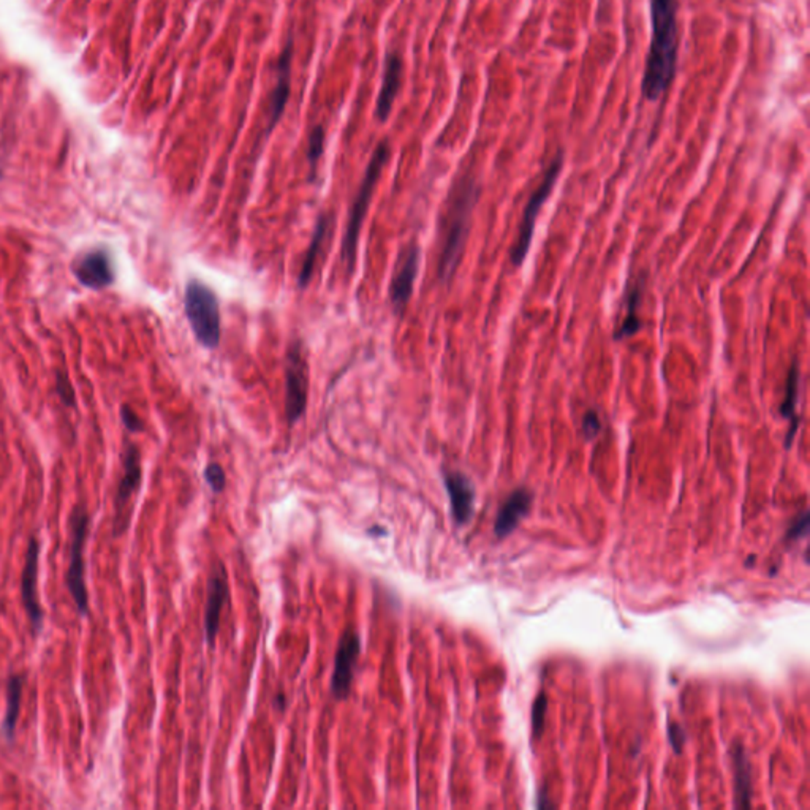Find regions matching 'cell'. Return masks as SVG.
<instances>
[{
    "label": "cell",
    "instance_id": "f1b7e54d",
    "mask_svg": "<svg viewBox=\"0 0 810 810\" xmlns=\"http://www.w3.org/2000/svg\"><path fill=\"white\" fill-rule=\"evenodd\" d=\"M121 418H123V426L129 429L130 432H140V431H143L142 420L136 415L135 411L130 409L129 405H123V409H121Z\"/></svg>",
    "mask_w": 810,
    "mask_h": 810
},
{
    "label": "cell",
    "instance_id": "4fadbf2b",
    "mask_svg": "<svg viewBox=\"0 0 810 810\" xmlns=\"http://www.w3.org/2000/svg\"><path fill=\"white\" fill-rule=\"evenodd\" d=\"M292 58H293V40L290 38L277 60L276 86L271 92L270 112H268L270 114L268 132L276 127L277 123L282 119L285 108H287L290 92H292Z\"/></svg>",
    "mask_w": 810,
    "mask_h": 810
},
{
    "label": "cell",
    "instance_id": "ac0fdd59",
    "mask_svg": "<svg viewBox=\"0 0 810 810\" xmlns=\"http://www.w3.org/2000/svg\"><path fill=\"white\" fill-rule=\"evenodd\" d=\"M798 398L799 365L798 361H794V363H793L792 365V368H790V372H788L787 387H785V396H783L781 409H779L782 417L790 420V429H788L787 439H785V445H787V448H790V446H792L793 441H794V435H796V432H798L799 418L798 411H796V407H798Z\"/></svg>",
    "mask_w": 810,
    "mask_h": 810
},
{
    "label": "cell",
    "instance_id": "484cf974",
    "mask_svg": "<svg viewBox=\"0 0 810 810\" xmlns=\"http://www.w3.org/2000/svg\"><path fill=\"white\" fill-rule=\"evenodd\" d=\"M602 429V421H600L599 413L595 410L586 411V415L582 417V434L586 439H593L597 437Z\"/></svg>",
    "mask_w": 810,
    "mask_h": 810
},
{
    "label": "cell",
    "instance_id": "5b68a950",
    "mask_svg": "<svg viewBox=\"0 0 810 810\" xmlns=\"http://www.w3.org/2000/svg\"><path fill=\"white\" fill-rule=\"evenodd\" d=\"M562 165H564V155L559 154V155H556V159L552 160V164L548 166L547 173H545V177H543L540 186L537 187V190L528 198L526 209H524L523 222H521L519 233H517V240L515 242V246H513V250H511V263L515 264V266L523 264L524 260L528 257V249H530L532 238H534L535 222H537V218L540 214L541 206L545 205L548 197L551 195L552 188L558 183L559 175L562 171Z\"/></svg>",
    "mask_w": 810,
    "mask_h": 810
},
{
    "label": "cell",
    "instance_id": "2e32d148",
    "mask_svg": "<svg viewBox=\"0 0 810 810\" xmlns=\"http://www.w3.org/2000/svg\"><path fill=\"white\" fill-rule=\"evenodd\" d=\"M532 499H534V496L526 487H519L510 494V497L504 502V506L500 508L497 519H496V526H494V532L499 538L510 535L517 528L519 521L530 510Z\"/></svg>",
    "mask_w": 810,
    "mask_h": 810
},
{
    "label": "cell",
    "instance_id": "7c38bea8",
    "mask_svg": "<svg viewBox=\"0 0 810 810\" xmlns=\"http://www.w3.org/2000/svg\"><path fill=\"white\" fill-rule=\"evenodd\" d=\"M73 272L84 287L94 290L110 287L114 282L112 255L105 249H97L82 255L75 261Z\"/></svg>",
    "mask_w": 810,
    "mask_h": 810
},
{
    "label": "cell",
    "instance_id": "52a82bcc",
    "mask_svg": "<svg viewBox=\"0 0 810 810\" xmlns=\"http://www.w3.org/2000/svg\"><path fill=\"white\" fill-rule=\"evenodd\" d=\"M309 369L300 342L288 348L285 357V417L293 426L304 415L309 391Z\"/></svg>",
    "mask_w": 810,
    "mask_h": 810
},
{
    "label": "cell",
    "instance_id": "f546056e",
    "mask_svg": "<svg viewBox=\"0 0 810 810\" xmlns=\"http://www.w3.org/2000/svg\"><path fill=\"white\" fill-rule=\"evenodd\" d=\"M58 393H59L60 400H62L65 405L75 404L73 388H71L70 383L67 380V376H64V374L58 376Z\"/></svg>",
    "mask_w": 810,
    "mask_h": 810
},
{
    "label": "cell",
    "instance_id": "8fae6325",
    "mask_svg": "<svg viewBox=\"0 0 810 810\" xmlns=\"http://www.w3.org/2000/svg\"><path fill=\"white\" fill-rule=\"evenodd\" d=\"M38 556H40V543L36 537H32L29 540L27 552H26V564H24L23 578H21V593H23L24 608L27 611L30 623L36 632H40L41 623H43V611H41L38 593H37Z\"/></svg>",
    "mask_w": 810,
    "mask_h": 810
},
{
    "label": "cell",
    "instance_id": "9c48e42d",
    "mask_svg": "<svg viewBox=\"0 0 810 810\" xmlns=\"http://www.w3.org/2000/svg\"><path fill=\"white\" fill-rule=\"evenodd\" d=\"M418 268H420V249L415 244H410L400 252L391 285L388 290L389 303L396 314H402L410 301L413 285L417 281Z\"/></svg>",
    "mask_w": 810,
    "mask_h": 810
},
{
    "label": "cell",
    "instance_id": "d6986e66",
    "mask_svg": "<svg viewBox=\"0 0 810 810\" xmlns=\"http://www.w3.org/2000/svg\"><path fill=\"white\" fill-rule=\"evenodd\" d=\"M734 796L736 807L749 809L751 799V763L741 744L733 747Z\"/></svg>",
    "mask_w": 810,
    "mask_h": 810
},
{
    "label": "cell",
    "instance_id": "277c9868",
    "mask_svg": "<svg viewBox=\"0 0 810 810\" xmlns=\"http://www.w3.org/2000/svg\"><path fill=\"white\" fill-rule=\"evenodd\" d=\"M184 309L195 339L206 348H218L220 344V307L218 294L200 281H190L184 293Z\"/></svg>",
    "mask_w": 810,
    "mask_h": 810
},
{
    "label": "cell",
    "instance_id": "6da1fadb",
    "mask_svg": "<svg viewBox=\"0 0 810 810\" xmlns=\"http://www.w3.org/2000/svg\"><path fill=\"white\" fill-rule=\"evenodd\" d=\"M651 47L643 75V94L657 101L673 81L677 64V0H651Z\"/></svg>",
    "mask_w": 810,
    "mask_h": 810
},
{
    "label": "cell",
    "instance_id": "7a4b0ae2",
    "mask_svg": "<svg viewBox=\"0 0 810 810\" xmlns=\"http://www.w3.org/2000/svg\"><path fill=\"white\" fill-rule=\"evenodd\" d=\"M478 197V188L472 181H463L453 195L452 208L448 211V227L442 247L439 261V277L442 282H450L458 270L459 260L464 250L465 238L469 231L470 214Z\"/></svg>",
    "mask_w": 810,
    "mask_h": 810
},
{
    "label": "cell",
    "instance_id": "4316f807",
    "mask_svg": "<svg viewBox=\"0 0 810 810\" xmlns=\"http://www.w3.org/2000/svg\"><path fill=\"white\" fill-rule=\"evenodd\" d=\"M809 513L805 511L801 517L793 523L792 528L788 530L787 540H798L801 537H805L809 532Z\"/></svg>",
    "mask_w": 810,
    "mask_h": 810
},
{
    "label": "cell",
    "instance_id": "3957f363",
    "mask_svg": "<svg viewBox=\"0 0 810 810\" xmlns=\"http://www.w3.org/2000/svg\"><path fill=\"white\" fill-rule=\"evenodd\" d=\"M389 154H391V147H389L388 140L378 143V146L376 147V151H374L372 157H370L369 165L366 168L365 176H363V181H361V186L358 188V194H357L355 200H353L350 216H348V220H346V233H344V240H342L341 249L342 263L346 264V271L353 270V264H355V260H357V250H358L359 229H361V225H363V220H365L366 212H368V208H369L377 183H378L380 175H382L383 166L387 165L388 159H389Z\"/></svg>",
    "mask_w": 810,
    "mask_h": 810
},
{
    "label": "cell",
    "instance_id": "30bf717a",
    "mask_svg": "<svg viewBox=\"0 0 810 810\" xmlns=\"http://www.w3.org/2000/svg\"><path fill=\"white\" fill-rule=\"evenodd\" d=\"M229 576L222 562L216 564L211 570V576L208 581V600L205 610V634L206 643L214 646L220 628V614L222 608L229 602Z\"/></svg>",
    "mask_w": 810,
    "mask_h": 810
},
{
    "label": "cell",
    "instance_id": "44dd1931",
    "mask_svg": "<svg viewBox=\"0 0 810 810\" xmlns=\"http://www.w3.org/2000/svg\"><path fill=\"white\" fill-rule=\"evenodd\" d=\"M328 233L329 218L324 214L322 218H318L317 227H315L314 233H312L311 244H309L307 253L304 255V261H303V266H301L300 276H298V285H300V288H305L307 283L311 282L312 274H314L315 264H317L320 247L324 246Z\"/></svg>",
    "mask_w": 810,
    "mask_h": 810
},
{
    "label": "cell",
    "instance_id": "603a6c76",
    "mask_svg": "<svg viewBox=\"0 0 810 810\" xmlns=\"http://www.w3.org/2000/svg\"><path fill=\"white\" fill-rule=\"evenodd\" d=\"M325 149V129L324 125H315L311 130L309 135V144H307V160L311 164L312 171L317 168L318 160L324 155Z\"/></svg>",
    "mask_w": 810,
    "mask_h": 810
},
{
    "label": "cell",
    "instance_id": "5bb4252c",
    "mask_svg": "<svg viewBox=\"0 0 810 810\" xmlns=\"http://www.w3.org/2000/svg\"><path fill=\"white\" fill-rule=\"evenodd\" d=\"M446 493L452 504V515L459 526L469 523L475 511V486L469 476L461 472H446L443 475Z\"/></svg>",
    "mask_w": 810,
    "mask_h": 810
},
{
    "label": "cell",
    "instance_id": "9a60e30c",
    "mask_svg": "<svg viewBox=\"0 0 810 810\" xmlns=\"http://www.w3.org/2000/svg\"><path fill=\"white\" fill-rule=\"evenodd\" d=\"M400 81H402V60L400 54L388 53L383 67L382 86L376 105V118L380 123H385L389 118L396 97L400 94Z\"/></svg>",
    "mask_w": 810,
    "mask_h": 810
},
{
    "label": "cell",
    "instance_id": "cb8c5ba5",
    "mask_svg": "<svg viewBox=\"0 0 810 810\" xmlns=\"http://www.w3.org/2000/svg\"><path fill=\"white\" fill-rule=\"evenodd\" d=\"M205 480L214 493H222L225 485H227V475H225L222 465L216 464V463L206 465Z\"/></svg>",
    "mask_w": 810,
    "mask_h": 810
},
{
    "label": "cell",
    "instance_id": "d4e9b609",
    "mask_svg": "<svg viewBox=\"0 0 810 810\" xmlns=\"http://www.w3.org/2000/svg\"><path fill=\"white\" fill-rule=\"evenodd\" d=\"M548 698L540 693L538 698L535 699L534 708H532V729H534L535 738H540L541 730L545 727V716H547Z\"/></svg>",
    "mask_w": 810,
    "mask_h": 810
},
{
    "label": "cell",
    "instance_id": "ffe728a7",
    "mask_svg": "<svg viewBox=\"0 0 810 810\" xmlns=\"http://www.w3.org/2000/svg\"><path fill=\"white\" fill-rule=\"evenodd\" d=\"M24 681H26L24 675H10L8 682H6V710L0 731L8 741H13L15 731H16Z\"/></svg>",
    "mask_w": 810,
    "mask_h": 810
},
{
    "label": "cell",
    "instance_id": "e0dca14e",
    "mask_svg": "<svg viewBox=\"0 0 810 810\" xmlns=\"http://www.w3.org/2000/svg\"><path fill=\"white\" fill-rule=\"evenodd\" d=\"M142 483V464H140V453L136 450V446L130 445L125 452L123 458V475L119 482L118 491H116V523L121 517V511L123 506H127L132 494L135 493Z\"/></svg>",
    "mask_w": 810,
    "mask_h": 810
},
{
    "label": "cell",
    "instance_id": "83f0119b",
    "mask_svg": "<svg viewBox=\"0 0 810 810\" xmlns=\"http://www.w3.org/2000/svg\"><path fill=\"white\" fill-rule=\"evenodd\" d=\"M668 738L669 742H671V747H673L676 753L679 755L682 751V747H684V742H686V733H684V730H682L679 723H668Z\"/></svg>",
    "mask_w": 810,
    "mask_h": 810
},
{
    "label": "cell",
    "instance_id": "ba28073f",
    "mask_svg": "<svg viewBox=\"0 0 810 810\" xmlns=\"http://www.w3.org/2000/svg\"><path fill=\"white\" fill-rule=\"evenodd\" d=\"M361 652V640L355 630H346L336 651L335 669L331 676V693L336 699H346L352 690L355 665Z\"/></svg>",
    "mask_w": 810,
    "mask_h": 810
},
{
    "label": "cell",
    "instance_id": "8992f818",
    "mask_svg": "<svg viewBox=\"0 0 810 810\" xmlns=\"http://www.w3.org/2000/svg\"><path fill=\"white\" fill-rule=\"evenodd\" d=\"M89 523H91V519H89L86 510L81 506H75L70 517V565H69L67 575H65V584L70 591L77 610L82 616L89 614V595L86 582H84V559H82V548H84V540L88 537Z\"/></svg>",
    "mask_w": 810,
    "mask_h": 810
},
{
    "label": "cell",
    "instance_id": "7402d4cb",
    "mask_svg": "<svg viewBox=\"0 0 810 810\" xmlns=\"http://www.w3.org/2000/svg\"><path fill=\"white\" fill-rule=\"evenodd\" d=\"M641 294H643V283H636L628 294L627 314L623 317V324L619 325V328L616 329L614 339L632 337L640 331L641 322L638 317V309H640Z\"/></svg>",
    "mask_w": 810,
    "mask_h": 810
}]
</instances>
